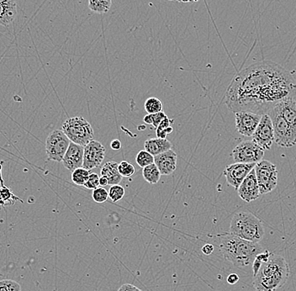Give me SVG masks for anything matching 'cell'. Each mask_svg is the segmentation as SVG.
I'll use <instances>...</instances> for the list:
<instances>
[{"instance_id":"cell-1","label":"cell","mask_w":296,"mask_h":291,"mask_svg":"<svg viewBox=\"0 0 296 291\" xmlns=\"http://www.w3.org/2000/svg\"><path fill=\"white\" fill-rule=\"evenodd\" d=\"M296 81L292 74L272 61L258 62L234 77L226 93L232 112L267 115L278 103L293 97Z\"/></svg>"},{"instance_id":"cell-42","label":"cell","mask_w":296,"mask_h":291,"mask_svg":"<svg viewBox=\"0 0 296 291\" xmlns=\"http://www.w3.org/2000/svg\"><path fill=\"white\" fill-rule=\"evenodd\" d=\"M145 128H146V127H145V126H144V127H138V129H140V130H143V129H145Z\"/></svg>"},{"instance_id":"cell-3","label":"cell","mask_w":296,"mask_h":291,"mask_svg":"<svg viewBox=\"0 0 296 291\" xmlns=\"http://www.w3.org/2000/svg\"><path fill=\"white\" fill-rule=\"evenodd\" d=\"M289 276V264L284 258L271 254L254 276L253 286L257 291H275L286 283Z\"/></svg>"},{"instance_id":"cell-25","label":"cell","mask_w":296,"mask_h":291,"mask_svg":"<svg viewBox=\"0 0 296 291\" xmlns=\"http://www.w3.org/2000/svg\"><path fill=\"white\" fill-rule=\"evenodd\" d=\"M172 119H170L168 117H166L163 122H161L158 128L156 129V134L158 138L167 139V134L172 133L174 131L172 128Z\"/></svg>"},{"instance_id":"cell-33","label":"cell","mask_w":296,"mask_h":291,"mask_svg":"<svg viewBox=\"0 0 296 291\" xmlns=\"http://www.w3.org/2000/svg\"><path fill=\"white\" fill-rule=\"evenodd\" d=\"M100 178L101 177L95 173H91L88 181L86 182V184H84V187L88 189H97L100 185Z\"/></svg>"},{"instance_id":"cell-24","label":"cell","mask_w":296,"mask_h":291,"mask_svg":"<svg viewBox=\"0 0 296 291\" xmlns=\"http://www.w3.org/2000/svg\"><path fill=\"white\" fill-rule=\"evenodd\" d=\"M89 170L85 169L84 167L77 168L72 172V182L79 186H84V184H86L89 179Z\"/></svg>"},{"instance_id":"cell-8","label":"cell","mask_w":296,"mask_h":291,"mask_svg":"<svg viewBox=\"0 0 296 291\" xmlns=\"http://www.w3.org/2000/svg\"><path fill=\"white\" fill-rule=\"evenodd\" d=\"M69 138L62 130H55L51 132L45 141V153L49 160L62 162L69 147Z\"/></svg>"},{"instance_id":"cell-7","label":"cell","mask_w":296,"mask_h":291,"mask_svg":"<svg viewBox=\"0 0 296 291\" xmlns=\"http://www.w3.org/2000/svg\"><path fill=\"white\" fill-rule=\"evenodd\" d=\"M261 195L272 192L278 185V170L274 163L261 160L254 167Z\"/></svg>"},{"instance_id":"cell-16","label":"cell","mask_w":296,"mask_h":291,"mask_svg":"<svg viewBox=\"0 0 296 291\" xmlns=\"http://www.w3.org/2000/svg\"><path fill=\"white\" fill-rule=\"evenodd\" d=\"M178 155L172 149L154 157V163L157 165L162 175H170L177 168Z\"/></svg>"},{"instance_id":"cell-23","label":"cell","mask_w":296,"mask_h":291,"mask_svg":"<svg viewBox=\"0 0 296 291\" xmlns=\"http://www.w3.org/2000/svg\"><path fill=\"white\" fill-rule=\"evenodd\" d=\"M112 0H89V10L96 14H105L110 10Z\"/></svg>"},{"instance_id":"cell-21","label":"cell","mask_w":296,"mask_h":291,"mask_svg":"<svg viewBox=\"0 0 296 291\" xmlns=\"http://www.w3.org/2000/svg\"><path fill=\"white\" fill-rule=\"evenodd\" d=\"M1 169H2V166L0 164V184H1V188H0V205L9 206V205H14L15 203V201H22L19 197H17L13 193L10 188H8L4 184L3 178L1 177Z\"/></svg>"},{"instance_id":"cell-15","label":"cell","mask_w":296,"mask_h":291,"mask_svg":"<svg viewBox=\"0 0 296 291\" xmlns=\"http://www.w3.org/2000/svg\"><path fill=\"white\" fill-rule=\"evenodd\" d=\"M84 153V147L71 141L67 153L62 159L63 166L71 172H73L74 170L79 167H83Z\"/></svg>"},{"instance_id":"cell-18","label":"cell","mask_w":296,"mask_h":291,"mask_svg":"<svg viewBox=\"0 0 296 291\" xmlns=\"http://www.w3.org/2000/svg\"><path fill=\"white\" fill-rule=\"evenodd\" d=\"M17 16L15 0H0V25L7 27L14 22Z\"/></svg>"},{"instance_id":"cell-30","label":"cell","mask_w":296,"mask_h":291,"mask_svg":"<svg viewBox=\"0 0 296 291\" xmlns=\"http://www.w3.org/2000/svg\"><path fill=\"white\" fill-rule=\"evenodd\" d=\"M0 291H21V286L12 279L0 280Z\"/></svg>"},{"instance_id":"cell-19","label":"cell","mask_w":296,"mask_h":291,"mask_svg":"<svg viewBox=\"0 0 296 291\" xmlns=\"http://www.w3.org/2000/svg\"><path fill=\"white\" fill-rule=\"evenodd\" d=\"M172 143L167 139L152 138L148 139L144 143L145 150L147 151L152 155H159L161 153L172 149Z\"/></svg>"},{"instance_id":"cell-40","label":"cell","mask_w":296,"mask_h":291,"mask_svg":"<svg viewBox=\"0 0 296 291\" xmlns=\"http://www.w3.org/2000/svg\"><path fill=\"white\" fill-rule=\"evenodd\" d=\"M109 185V182H108L107 179H105V177L101 176L100 178V186L105 187Z\"/></svg>"},{"instance_id":"cell-27","label":"cell","mask_w":296,"mask_h":291,"mask_svg":"<svg viewBox=\"0 0 296 291\" xmlns=\"http://www.w3.org/2000/svg\"><path fill=\"white\" fill-rule=\"evenodd\" d=\"M136 162L138 164L139 167H146L148 165L154 163V156L152 155L147 151H140L136 157Z\"/></svg>"},{"instance_id":"cell-36","label":"cell","mask_w":296,"mask_h":291,"mask_svg":"<svg viewBox=\"0 0 296 291\" xmlns=\"http://www.w3.org/2000/svg\"><path fill=\"white\" fill-rule=\"evenodd\" d=\"M227 283L229 284H236L239 281V276L236 273H232L227 277Z\"/></svg>"},{"instance_id":"cell-10","label":"cell","mask_w":296,"mask_h":291,"mask_svg":"<svg viewBox=\"0 0 296 291\" xmlns=\"http://www.w3.org/2000/svg\"><path fill=\"white\" fill-rule=\"evenodd\" d=\"M253 141L263 150H269L275 141V133L272 120L267 115H262L255 132L253 135Z\"/></svg>"},{"instance_id":"cell-5","label":"cell","mask_w":296,"mask_h":291,"mask_svg":"<svg viewBox=\"0 0 296 291\" xmlns=\"http://www.w3.org/2000/svg\"><path fill=\"white\" fill-rule=\"evenodd\" d=\"M62 131L73 143L85 147L94 137L93 127L85 118L72 117L62 125Z\"/></svg>"},{"instance_id":"cell-39","label":"cell","mask_w":296,"mask_h":291,"mask_svg":"<svg viewBox=\"0 0 296 291\" xmlns=\"http://www.w3.org/2000/svg\"><path fill=\"white\" fill-rule=\"evenodd\" d=\"M143 122L147 125H153V117L152 114H148L145 115L143 118Z\"/></svg>"},{"instance_id":"cell-26","label":"cell","mask_w":296,"mask_h":291,"mask_svg":"<svg viewBox=\"0 0 296 291\" xmlns=\"http://www.w3.org/2000/svg\"><path fill=\"white\" fill-rule=\"evenodd\" d=\"M144 107L148 114H156V113L163 111V103L159 99L153 97V98L147 99V101L145 102Z\"/></svg>"},{"instance_id":"cell-14","label":"cell","mask_w":296,"mask_h":291,"mask_svg":"<svg viewBox=\"0 0 296 291\" xmlns=\"http://www.w3.org/2000/svg\"><path fill=\"white\" fill-rule=\"evenodd\" d=\"M237 193L240 198L248 203L256 201L259 197L261 195L260 190L254 168L249 173V175L245 178L241 185L239 186Z\"/></svg>"},{"instance_id":"cell-2","label":"cell","mask_w":296,"mask_h":291,"mask_svg":"<svg viewBox=\"0 0 296 291\" xmlns=\"http://www.w3.org/2000/svg\"><path fill=\"white\" fill-rule=\"evenodd\" d=\"M220 236L219 248L222 255L239 269L253 263L256 257L264 251L258 243L246 241L230 232Z\"/></svg>"},{"instance_id":"cell-28","label":"cell","mask_w":296,"mask_h":291,"mask_svg":"<svg viewBox=\"0 0 296 291\" xmlns=\"http://www.w3.org/2000/svg\"><path fill=\"white\" fill-rule=\"evenodd\" d=\"M272 253H270L268 251H263V253H259L253 262V277L255 276L258 274V271L260 270L262 265L264 262H267L269 259L270 256Z\"/></svg>"},{"instance_id":"cell-9","label":"cell","mask_w":296,"mask_h":291,"mask_svg":"<svg viewBox=\"0 0 296 291\" xmlns=\"http://www.w3.org/2000/svg\"><path fill=\"white\" fill-rule=\"evenodd\" d=\"M232 155L235 162L258 163L263 160L264 150L253 141H244L233 149Z\"/></svg>"},{"instance_id":"cell-32","label":"cell","mask_w":296,"mask_h":291,"mask_svg":"<svg viewBox=\"0 0 296 291\" xmlns=\"http://www.w3.org/2000/svg\"><path fill=\"white\" fill-rule=\"evenodd\" d=\"M92 197L96 203H104L109 198V192L103 187H98L97 189H93Z\"/></svg>"},{"instance_id":"cell-37","label":"cell","mask_w":296,"mask_h":291,"mask_svg":"<svg viewBox=\"0 0 296 291\" xmlns=\"http://www.w3.org/2000/svg\"><path fill=\"white\" fill-rule=\"evenodd\" d=\"M214 249H215V248H214L212 244H206L201 250H202V253L205 255H210L214 252Z\"/></svg>"},{"instance_id":"cell-13","label":"cell","mask_w":296,"mask_h":291,"mask_svg":"<svg viewBox=\"0 0 296 291\" xmlns=\"http://www.w3.org/2000/svg\"><path fill=\"white\" fill-rule=\"evenodd\" d=\"M235 114L236 127L239 133L244 136H253L262 115L246 111H240Z\"/></svg>"},{"instance_id":"cell-38","label":"cell","mask_w":296,"mask_h":291,"mask_svg":"<svg viewBox=\"0 0 296 291\" xmlns=\"http://www.w3.org/2000/svg\"><path fill=\"white\" fill-rule=\"evenodd\" d=\"M110 148H112L113 150H119L121 148V142L118 139H115L114 141H111Z\"/></svg>"},{"instance_id":"cell-41","label":"cell","mask_w":296,"mask_h":291,"mask_svg":"<svg viewBox=\"0 0 296 291\" xmlns=\"http://www.w3.org/2000/svg\"><path fill=\"white\" fill-rule=\"evenodd\" d=\"M179 2L184 3V4H189V3H195L199 0H178Z\"/></svg>"},{"instance_id":"cell-35","label":"cell","mask_w":296,"mask_h":291,"mask_svg":"<svg viewBox=\"0 0 296 291\" xmlns=\"http://www.w3.org/2000/svg\"><path fill=\"white\" fill-rule=\"evenodd\" d=\"M118 291H142L137 287L135 286L133 284H123Z\"/></svg>"},{"instance_id":"cell-29","label":"cell","mask_w":296,"mask_h":291,"mask_svg":"<svg viewBox=\"0 0 296 291\" xmlns=\"http://www.w3.org/2000/svg\"><path fill=\"white\" fill-rule=\"evenodd\" d=\"M108 192H109V197L113 202H117V201H120L125 196V189L119 184L112 185Z\"/></svg>"},{"instance_id":"cell-43","label":"cell","mask_w":296,"mask_h":291,"mask_svg":"<svg viewBox=\"0 0 296 291\" xmlns=\"http://www.w3.org/2000/svg\"><path fill=\"white\" fill-rule=\"evenodd\" d=\"M169 1H172V0H169Z\"/></svg>"},{"instance_id":"cell-20","label":"cell","mask_w":296,"mask_h":291,"mask_svg":"<svg viewBox=\"0 0 296 291\" xmlns=\"http://www.w3.org/2000/svg\"><path fill=\"white\" fill-rule=\"evenodd\" d=\"M118 166H119V163L117 162L110 161L106 162L101 168V176L105 177V179H107L109 185L110 186L119 184V183L121 182L123 177L119 173Z\"/></svg>"},{"instance_id":"cell-6","label":"cell","mask_w":296,"mask_h":291,"mask_svg":"<svg viewBox=\"0 0 296 291\" xmlns=\"http://www.w3.org/2000/svg\"><path fill=\"white\" fill-rule=\"evenodd\" d=\"M272 120L275 141L279 147L289 148L296 144V131L280 115L275 107L267 114Z\"/></svg>"},{"instance_id":"cell-11","label":"cell","mask_w":296,"mask_h":291,"mask_svg":"<svg viewBox=\"0 0 296 291\" xmlns=\"http://www.w3.org/2000/svg\"><path fill=\"white\" fill-rule=\"evenodd\" d=\"M105 157V148L100 141L93 140L84 147V165L87 170H92L102 164Z\"/></svg>"},{"instance_id":"cell-31","label":"cell","mask_w":296,"mask_h":291,"mask_svg":"<svg viewBox=\"0 0 296 291\" xmlns=\"http://www.w3.org/2000/svg\"><path fill=\"white\" fill-rule=\"evenodd\" d=\"M118 170L122 177H126V178H129L132 177L135 174V167L132 163L127 162V161H122L120 163H119L118 166Z\"/></svg>"},{"instance_id":"cell-12","label":"cell","mask_w":296,"mask_h":291,"mask_svg":"<svg viewBox=\"0 0 296 291\" xmlns=\"http://www.w3.org/2000/svg\"><path fill=\"white\" fill-rule=\"evenodd\" d=\"M255 166L256 163H239V162H235L234 164L227 166L224 171L227 184L237 190L245 178L249 175V173L251 172Z\"/></svg>"},{"instance_id":"cell-4","label":"cell","mask_w":296,"mask_h":291,"mask_svg":"<svg viewBox=\"0 0 296 291\" xmlns=\"http://www.w3.org/2000/svg\"><path fill=\"white\" fill-rule=\"evenodd\" d=\"M230 233L246 241L258 243L264 236V228L260 220L252 213L241 211L233 215Z\"/></svg>"},{"instance_id":"cell-17","label":"cell","mask_w":296,"mask_h":291,"mask_svg":"<svg viewBox=\"0 0 296 291\" xmlns=\"http://www.w3.org/2000/svg\"><path fill=\"white\" fill-rule=\"evenodd\" d=\"M278 112L296 131V101L293 97L284 99L275 106Z\"/></svg>"},{"instance_id":"cell-22","label":"cell","mask_w":296,"mask_h":291,"mask_svg":"<svg viewBox=\"0 0 296 291\" xmlns=\"http://www.w3.org/2000/svg\"><path fill=\"white\" fill-rule=\"evenodd\" d=\"M142 175L145 180L151 184H158L161 179V173L155 163L144 167Z\"/></svg>"},{"instance_id":"cell-34","label":"cell","mask_w":296,"mask_h":291,"mask_svg":"<svg viewBox=\"0 0 296 291\" xmlns=\"http://www.w3.org/2000/svg\"><path fill=\"white\" fill-rule=\"evenodd\" d=\"M153 117V126L154 128H158V126L161 122H163V119L167 117L166 114L162 111V112L156 113V114H152Z\"/></svg>"}]
</instances>
